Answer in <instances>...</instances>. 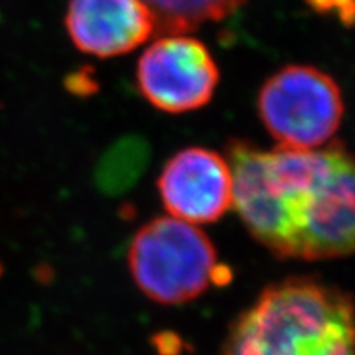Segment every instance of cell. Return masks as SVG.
Listing matches in <instances>:
<instances>
[{
    "mask_svg": "<svg viewBox=\"0 0 355 355\" xmlns=\"http://www.w3.org/2000/svg\"><path fill=\"white\" fill-rule=\"evenodd\" d=\"M168 214L193 225L212 224L232 207V173L214 150L189 146L168 159L158 178Z\"/></svg>",
    "mask_w": 355,
    "mask_h": 355,
    "instance_id": "cell-6",
    "label": "cell"
},
{
    "mask_svg": "<svg viewBox=\"0 0 355 355\" xmlns=\"http://www.w3.org/2000/svg\"><path fill=\"white\" fill-rule=\"evenodd\" d=\"M257 107L278 148L301 152L331 144L344 117L337 83L324 71L306 64L285 66L266 79Z\"/></svg>",
    "mask_w": 355,
    "mask_h": 355,
    "instance_id": "cell-4",
    "label": "cell"
},
{
    "mask_svg": "<svg viewBox=\"0 0 355 355\" xmlns=\"http://www.w3.org/2000/svg\"><path fill=\"white\" fill-rule=\"evenodd\" d=\"M232 207L255 241L279 259L327 260L354 250V163L344 144L261 150L227 144Z\"/></svg>",
    "mask_w": 355,
    "mask_h": 355,
    "instance_id": "cell-1",
    "label": "cell"
},
{
    "mask_svg": "<svg viewBox=\"0 0 355 355\" xmlns=\"http://www.w3.org/2000/svg\"><path fill=\"white\" fill-rule=\"evenodd\" d=\"M224 355H354L352 298L309 277L273 283L230 326Z\"/></svg>",
    "mask_w": 355,
    "mask_h": 355,
    "instance_id": "cell-2",
    "label": "cell"
},
{
    "mask_svg": "<svg viewBox=\"0 0 355 355\" xmlns=\"http://www.w3.org/2000/svg\"><path fill=\"white\" fill-rule=\"evenodd\" d=\"M306 3L318 13H336L345 26L352 25L354 0H306Z\"/></svg>",
    "mask_w": 355,
    "mask_h": 355,
    "instance_id": "cell-9",
    "label": "cell"
},
{
    "mask_svg": "<svg viewBox=\"0 0 355 355\" xmlns=\"http://www.w3.org/2000/svg\"><path fill=\"white\" fill-rule=\"evenodd\" d=\"M66 30L79 51L114 58L152 38L155 21L141 0H69Z\"/></svg>",
    "mask_w": 355,
    "mask_h": 355,
    "instance_id": "cell-7",
    "label": "cell"
},
{
    "mask_svg": "<svg viewBox=\"0 0 355 355\" xmlns=\"http://www.w3.org/2000/svg\"><path fill=\"white\" fill-rule=\"evenodd\" d=\"M152 13L155 35H189L209 21H220L247 0H141Z\"/></svg>",
    "mask_w": 355,
    "mask_h": 355,
    "instance_id": "cell-8",
    "label": "cell"
},
{
    "mask_svg": "<svg viewBox=\"0 0 355 355\" xmlns=\"http://www.w3.org/2000/svg\"><path fill=\"white\" fill-rule=\"evenodd\" d=\"M220 74L209 48L189 35H159L137 63V84L153 107L184 114L209 104Z\"/></svg>",
    "mask_w": 355,
    "mask_h": 355,
    "instance_id": "cell-5",
    "label": "cell"
},
{
    "mask_svg": "<svg viewBox=\"0 0 355 355\" xmlns=\"http://www.w3.org/2000/svg\"><path fill=\"white\" fill-rule=\"evenodd\" d=\"M217 252L198 225L157 217L133 235L128 268L139 290L158 304L189 303L214 283Z\"/></svg>",
    "mask_w": 355,
    "mask_h": 355,
    "instance_id": "cell-3",
    "label": "cell"
}]
</instances>
